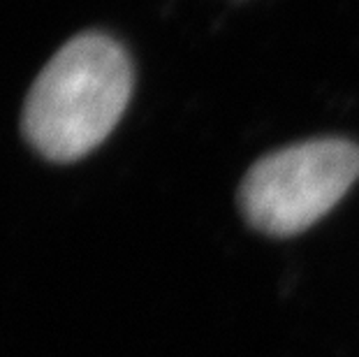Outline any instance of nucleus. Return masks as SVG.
<instances>
[{
  "mask_svg": "<svg viewBox=\"0 0 359 357\" xmlns=\"http://www.w3.org/2000/svg\"><path fill=\"white\" fill-rule=\"evenodd\" d=\"M130 93L133 65L123 47L102 33L77 35L35 79L24 133L49 161H77L116 128Z\"/></svg>",
  "mask_w": 359,
  "mask_h": 357,
  "instance_id": "f257e3e1",
  "label": "nucleus"
},
{
  "mask_svg": "<svg viewBox=\"0 0 359 357\" xmlns=\"http://www.w3.org/2000/svg\"><path fill=\"white\" fill-rule=\"evenodd\" d=\"M359 179V144L309 140L262 156L239 186L246 223L269 237H292L343 200Z\"/></svg>",
  "mask_w": 359,
  "mask_h": 357,
  "instance_id": "f03ea898",
  "label": "nucleus"
}]
</instances>
